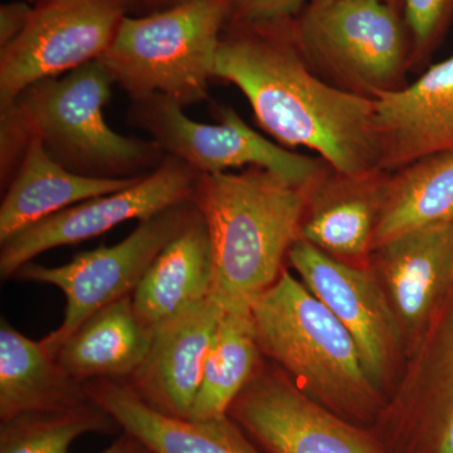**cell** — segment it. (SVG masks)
<instances>
[{
  "instance_id": "18",
  "label": "cell",
  "mask_w": 453,
  "mask_h": 453,
  "mask_svg": "<svg viewBox=\"0 0 453 453\" xmlns=\"http://www.w3.org/2000/svg\"><path fill=\"white\" fill-rule=\"evenodd\" d=\"M85 389L150 453H265L228 414L210 419L169 416L146 404L124 380H88Z\"/></svg>"
},
{
  "instance_id": "23",
  "label": "cell",
  "mask_w": 453,
  "mask_h": 453,
  "mask_svg": "<svg viewBox=\"0 0 453 453\" xmlns=\"http://www.w3.org/2000/svg\"><path fill=\"white\" fill-rule=\"evenodd\" d=\"M453 222V151L390 172L374 247L414 229Z\"/></svg>"
},
{
  "instance_id": "7",
  "label": "cell",
  "mask_w": 453,
  "mask_h": 453,
  "mask_svg": "<svg viewBox=\"0 0 453 453\" xmlns=\"http://www.w3.org/2000/svg\"><path fill=\"white\" fill-rule=\"evenodd\" d=\"M199 213L193 202H181L139 220L120 243L79 253L68 264L46 267L29 262L14 279L52 285L64 292L65 318L42 344L56 357L65 340L92 315L134 295L157 256Z\"/></svg>"
},
{
  "instance_id": "29",
  "label": "cell",
  "mask_w": 453,
  "mask_h": 453,
  "mask_svg": "<svg viewBox=\"0 0 453 453\" xmlns=\"http://www.w3.org/2000/svg\"><path fill=\"white\" fill-rule=\"evenodd\" d=\"M101 453H150V451L140 442L138 438L122 431L115 442Z\"/></svg>"
},
{
  "instance_id": "17",
  "label": "cell",
  "mask_w": 453,
  "mask_h": 453,
  "mask_svg": "<svg viewBox=\"0 0 453 453\" xmlns=\"http://www.w3.org/2000/svg\"><path fill=\"white\" fill-rule=\"evenodd\" d=\"M389 172L345 175L330 169L310 189L299 238L354 266H369Z\"/></svg>"
},
{
  "instance_id": "11",
  "label": "cell",
  "mask_w": 453,
  "mask_h": 453,
  "mask_svg": "<svg viewBox=\"0 0 453 453\" xmlns=\"http://www.w3.org/2000/svg\"><path fill=\"white\" fill-rule=\"evenodd\" d=\"M300 281L356 340L372 384L388 398L405 362L401 327L371 266L349 265L297 238L288 253Z\"/></svg>"
},
{
  "instance_id": "3",
  "label": "cell",
  "mask_w": 453,
  "mask_h": 453,
  "mask_svg": "<svg viewBox=\"0 0 453 453\" xmlns=\"http://www.w3.org/2000/svg\"><path fill=\"white\" fill-rule=\"evenodd\" d=\"M309 192L259 168L199 174L193 202L210 234V296L226 311L251 310L281 275L283 259L299 238Z\"/></svg>"
},
{
  "instance_id": "10",
  "label": "cell",
  "mask_w": 453,
  "mask_h": 453,
  "mask_svg": "<svg viewBox=\"0 0 453 453\" xmlns=\"http://www.w3.org/2000/svg\"><path fill=\"white\" fill-rule=\"evenodd\" d=\"M226 414L265 453H392L372 428L332 412L265 360Z\"/></svg>"
},
{
  "instance_id": "9",
  "label": "cell",
  "mask_w": 453,
  "mask_h": 453,
  "mask_svg": "<svg viewBox=\"0 0 453 453\" xmlns=\"http://www.w3.org/2000/svg\"><path fill=\"white\" fill-rule=\"evenodd\" d=\"M127 9L119 0H40L25 29L0 50V109L35 83L100 58Z\"/></svg>"
},
{
  "instance_id": "14",
  "label": "cell",
  "mask_w": 453,
  "mask_h": 453,
  "mask_svg": "<svg viewBox=\"0 0 453 453\" xmlns=\"http://www.w3.org/2000/svg\"><path fill=\"white\" fill-rule=\"evenodd\" d=\"M369 266L398 320L407 359L453 288V222L396 235L372 250Z\"/></svg>"
},
{
  "instance_id": "5",
  "label": "cell",
  "mask_w": 453,
  "mask_h": 453,
  "mask_svg": "<svg viewBox=\"0 0 453 453\" xmlns=\"http://www.w3.org/2000/svg\"><path fill=\"white\" fill-rule=\"evenodd\" d=\"M228 20V0H184L125 16L98 61L133 100L159 95L181 107L201 103Z\"/></svg>"
},
{
  "instance_id": "1",
  "label": "cell",
  "mask_w": 453,
  "mask_h": 453,
  "mask_svg": "<svg viewBox=\"0 0 453 453\" xmlns=\"http://www.w3.org/2000/svg\"><path fill=\"white\" fill-rule=\"evenodd\" d=\"M292 25L229 26L217 50L214 79L242 91L259 127L280 145L310 149L340 174L381 170L374 100L319 79Z\"/></svg>"
},
{
  "instance_id": "31",
  "label": "cell",
  "mask_w": 453,
  "mask_h": 453,
  "mask_svg": "<svg viewBox=\"0 0 453 453\" xmlns=\"http://www.w3.org/2000/svg\"><path fill=\"white\" fill-rule=\"evenodd\" d=\"M310 2H325V0H310ZM383 2L390 3V4L399 5V0H383Z\"/></svg>"
},
{
  "instance_id": "8",
  "label": "cell",
  "mask_w": 453,
  "mask_h": 453,
  "mask_svg": "<svg viewBox=\"0 0 453 453\" xmlns=\"http://www.w3.org/2000/svg\"><path fill=\"white\" fill-rule=\"evenodd\" d=\"M133 101L130 120L148 131L165 155L177 157L198 174L247 166L268 170L292 187L310 190L330 170L321 159L265 138L231 107L219 109V124H202L159 95Z\"/></svg>"
},
{
  "instance_id": "19",
  "label": "cell",
  "mask_w": 453,
  "mask_h": 453,
  "mask_svg": "<svg viewBox=\"0 0 453 453\" xmlns=\"http://www.w3.org/2000/svg\"><path fill=\"white\" fill-rule=\"evenodd\" d=\"M140 178L77 174L57 163L40 138H31L0 207V243L65 208L127 189Z\"/></svg>"
},
{
  "instance_id": "6",
  "label": "cell",
  "mask_w": 453,
  "mask_h": 453,
  "mask_svg": "<svg viewBox=\"0 0 453 453\" xmlns=\"http://www.w3.org/2000/svg\"><path fill=\"white\" fill-rule=\"evenodd\" d=\"M292 32L308 64L363 96L402 88L412 65L403 13L383 0L309 2Z\"/></svg>"
},
{
  "instance_id": "30",
  "label": "cell",
  "mask_w": 453,
  "mask_h": 453,
  "mask_svg": "<svg viewBox=\"0 0 453 453\" xmlns=\"http://www.w3.org/2000/svg\"><path fill=\"white\" fill-rule=\"evenodd\" d=\"M149 2L155 3V4H169V7H172V5L184 2V0H149Z\"/></svg>"
},
{
  "instance_id": "25",
  "label": "cell",
  "mask_w": 453,
  "mask_h": 453,
  "mask_svg": "<svg viewBox=\"0 0 453 453\" xmlns=\"http://www.w3.org/2000/svg\"><path fill=\"white\" fill-rule=\"evenodd\" d=\"M118 422L96 403L17 414L0 421V453H70L88 434H116Z\"/></svg>"
},
{
  "instance_id": "13",
  "label": "cell",
  "mask_w": 453,
  "mask_h": 453,
  "mask_svg": "<svg viewBox=\"0 0 453 453\" xmlns=\"http://www.w3.org/2000/svg\"><path fill=\"white\" fill-rule=\"evenodd\" d=\"M198 177L186 163L166 155L134 186L65 208L0 243V276L14 277L20 267L56 247L81 243L127 220L149 219L190 201Z\"/></svg>"
},
{
  "instance_id": "20",
  "label": "cell",
  "mask_w": 453,
  "mask_h": 453,
  "mask_svg": "<svg viewBox=\"0 0 453 453\" xmlns=\"http://www.w3.org/2000/svg\"><path fill=\"white\" fill-rule=\"evenodd\" d=\"M154 329L142 323L133 295L110 303L70 336L56 360L74 380H124L130 377L150 348Z\"/></svg>"
},
{
  "instance_id": "12",
  "label": "cell",
  "mask_w": 453,
  "mask_h": 453,
  "mask_svg": "<svg viewBox=\"0 0 453 453\" xmlns=\"http://www.w3.org/2000/svg\"><path fill=\"white\" fill-rule=\"evenodd\" d=\"M372 431L392 453H453V288Z\"/></svg>"
},
{
  "instance_id": "16",
  "label": "cell",
  "mask_w": 453,
  "mask_h": 453,
  "mask_svg": "<svg viewBox=\"0 0 453 453\" xmlns=\"http://www.w3.org/2000/svg\"><path fill=\"white\" fill-rule=\"evenodd\" d=\"M372 98L383 172L453 151V56L410 85Z\"/></svg>"
},
{
  "instance_id": "22",
  "label": "cell",
  "mask_w": 453,
  "mask_h": 453,
  "mask_svg": "<svg viewBox=\"0 0 453 453\" xmlns=\"http://www.w3.org/2000/svg\"><path fill=\"white\" fill-rule=\"evenodd\" d=\"M92 403L85 383L58 365L42 342L27 338L2 318L0 421L17 414L59 411Z\"/></svg>"
},
{
  "instance_id": "24",
  "label": "cell",
  "mask_w": 453,
  "mask_h": 453,
  "mask_svg": "<svg viewBox=\"0 0 453 453\" xmlns=\"http://www.w3.org/2000/svg\"><path fill=\"white\" fill-rule=\"evenodd\" d=\"M251 310H229L217 327L189 419L226 416L262 363Z\"/></svg>"
},
{
  "instance_id": "26",
  "label": "cell",
  "mask_w": 453,
  "mask_h": 453,
  "mask_svg": "<svg viewBox=\"0 0 453 453\" xmlns=\"http://www.w3.org/2000/svg\"><path fill=\"white\" fill-rule=\"evenodd\" d=\"M412 43V65L425 62L445 37L453 19V0H402Z\"/></svg>"
},
{
  "instance_id": "2",
  "label": "cell",
  "mask_w": 453,
  "mask_h": 453,
  "mask_svg": "<svg viewBox=\"0 0 453 453\" xmlns=\"http://www.w3.org/2000/svg\"><path fill=\"white\" fill-rule=\"evenodd\" d=\"M113 80L101 62L27 88L0 109L2 180L11 181L31 138H40L50 157L77 174L135 178L153 172L165 153L151 140L113 131L104 116Z\"/></svg>"
},
{
  "instance_id": "28",
  "label": "cell",
  "mask_w": 453,
  "mask_h": 453,
  "mask_svg": "<svg viewBox=\"0 0 453 453\" xmlns=\"http://www.w3.org/2000/svg\"><path fill=\"white\" fill-rule=\"evenodd\" d=\"M33 8L22 2L7 3L0 8V50L16 40L25 29Z\"/></svg>"
},
{
  "instance_id": "21",
  "label": "cell",
  "mask_w": 453,
  "mask_h": 453,
  "mask_svg": "<svg viewBox=\"0 0 453 453\" xmlns=\"http://www.w3.org/2000/svg\"><path fill=\"white\" fill-rule=\"evenodd\" d=\"M211 281L210 234L199 211L149 268L134 292V308L142 323L154 329L210 297Z\"/></svg>"
},
{
  "instance_id": "27",
  "label": "cell",
  "mask_w": 453,
  "mask_h": 453,
  "mask_svg": "<svg viewBox=\"0 0 453 453\" xmlns=\"http://www.w3.org/2000/svg\"><path fill=\"white\" fill-rule=\"evenodd\" d=\"M310 0H228V26H291Z\"/></svg>"
},
{
  "instance_id": "32",
  "label": "cell",
  "mask_w": 453,
  "mask_h": 453,
  "mask_svg": "<svg viewBox=\"0 0 453 453\" xmlns=\"http://www.w3.org/2000/svg\"><path fill=\"white\" fill-rule=\"evenodd\" d=\"M119 2L122 3V4L125 5V7H129V4L133 0H119Z\"/></svg>"
},
{
  "instance_id": "4",
  "label": "cell",
  "mask_w": 453,
  "mask_h": 453,
  "mask_svg": "<svg viewBox=\"0 0 453 453\" xmlns=\"http://www.w3.org/2000/svg\"><path fill=\"white\" fill-rule=\"evenodd\" d=\"M262 356L332 412L372 428L387 398L372 384L356 340L288 270L251 306Z\"/></svg>"
},
{
  "instance_id": "15",
  "label": "cell",
  "mask_w": 453,
  "mask_h": 453,
  "mask_svg": "<svg viewBox=\"0 0 453 453\" xmlns=\"http://www.w3.org/2000/svg\"><path fill=\"white\" fill-rule=\"evenodd\" d=\"M225 312L210 296L157 325L144 360L125 383L154 410L189 418L208 350Z\"/></svg>"
}]
</instances>
